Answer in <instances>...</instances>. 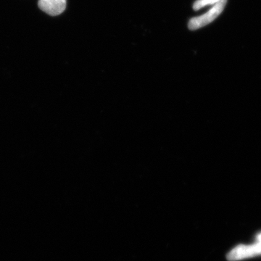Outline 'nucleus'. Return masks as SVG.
Listing matches in <instances>:
<instances>
[{
    "instance_id": "20e7f679",
    "label": "nucleus",
    "mask_w": 261,
    "mask_h": 261,
    "mask_svg": "<svg viewBox=\"0 0 261 261\" xmlns=\"http://www.w3.org/2000/svg\"><path fill=\"white\" fill-rule=\"evenodd\" d=\"M221 0H197L193 5V9L198 10L207 5H215Z\"/></svg>"
},
{
    "instance_id": "7ed1b4c3",
    "label": "nucleus",
    "mask_w": 261,
    "mask_h": 261,
    "mask_svg": "<svg viewBox=\"0 0 261 261\" xmlns=\"http://www.w3.org/2000/svg\"><path fill=\"white\" fill-rule=\"evenodd\" d=\"M39 8L48 15L56 16L66 8V0H39Z\"/></svg>"
},
{
    "instance_id": "f257e3e1",
    "label": "nucleus",
    "mask_w": 261,
    "mask_h": 261,
    "mask_svg": "<svg viewBox=\"0 0 261 261\" xmlns=\"http://www.w3.org/2000/svg\"><path fill=\"white\" fill-rule=\"evenodd\" d=\"M261 255V232L257 234L256 242L250 245H240L232 249L227 255L229 261L243 260Z\"/></svg>"
},
{
    "instance_id": "f03ea898",
    "label": "nucleus",
    "mask_w": 261,
    "mask_h": 261,
    "mask_svg": "<svg viewBox=\"0 0 261 261\" xmlns=\"http://www.w3.org/2000/svg\"><path fill=\"white\" fill-rule=\"evenodd\" d=\"M226 3H227V0H221L219 3L214 5L213 8L205 14L192 18L189 21V29L190 30H196V29L202 28V27L208 25L211 22L214 21L219 15H221L223 10H224Z\"/></svg>"
}]
</instances>
